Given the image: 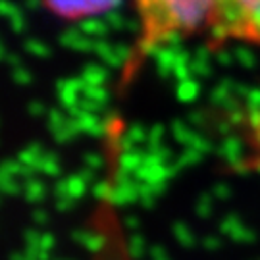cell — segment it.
I'll return each instance as SVG.
<instances>
[{
    "mask_svg": "<svg viewBox=\"0 0 260 260\" xmlns=\"http://www.w3.org/2000/svg\"><path fill=\"white\" fill-rule=\"evenodd\" d=\"M45 195H47V187L39 179H29L27 185H25V197H27L29 203H39L45 199Z\"/></svg>",
    "mask_w": 260,
    "mask_h": 260,
    "instance_id": "5",
    "label": "cell"
},
{
    "mask_svg": "<svg viewBox=\"0 0 260 260\" xmlns=\"http://www.w3.org/2000/svg\"><path fill=\"white\" fill-rule=\"evenodd\" d=\"M104 77H106V72L96 66H89L83 72V81L87 87H99L104 81Z\"/></svg>",
    "mask_w": 260,
    "mask_h": 260,
    "instance_id": "6",
    "label": "cell"
},
{
    "mask_svg": "<svg viewBox=\"0 0 260 260\" xmlns=\"http://www.w3.org/2000/svg\"><path fill=\"white\" fill-rule=\"evenodd\" d=\"M85 189H87V181L81 176H74L68 179V195L72 197V199L83 197Z\"/></svg>",
    "mask_w": 260,
    "mask_h": 260,
    "instance_id": "7",
    "label": "cell"
},
{
    "mask_svg": "<svg viewBox=\"0 0 260 260\" xmlns=\"http://www.w3.org/2000/svg\"><path fill=\"white\" fill-rule=\"evenodd\" d=\"M33 218H35V220H37L39 223H45V222H47V214L41 212V210H35V212H33Z\"/></svg>",
    "mask_w": 260,
    "mask_h": 260,
    "instance_id": "13",
    "label": "cell"
},
{
    "mask_svg": "<svg viewBox=\"0 0 260 260\" xmlns=\"http://www.w3.org/2000/svg\"><path fill=\"white\" fill-rule=\"evenodd\" d=\"M87 164H89L91 168L101 166V158H99V156H93V154H87Z\"/></svg>",
    "mask_w": 260,
    "mask_h": 260,
    "instance_id": "12",
    "label": "cell"
},
{
    "mask_svg": "<svg viewBox=\"0 0 260 260\" xmlns=\"http://www.w3.org/2000/svg\"><path fill=\"white\" fill-rule=\"evenodd\" d=\"M14 79L21 85L31 83V74H29L25 68H14Z\"/></svg>",
    "mask_w": 260,
    "mask_h": 260,
    "instance_id": "10",
    "label": "cell"
},
{
    "mask_svg": "<svg viewBox=\"0 0 260 260\" xmlns=\"http://www.w3.org/2000/svg\"><path fill=\"white\" fill-rule=\"evenodd\" d=\"M85 89V83L81 79H68V81H60L58 85V94H60V101L66 108H74L75 103H79V91Z\"/></svg>",
    "mask_w": 260,
    "mask_h": 260,
    "instance_id": "4",
    "label": "cell"
},
{
    "mask_svg": "<svg viewBox=\"0 0 260 260\" xmlns=\"http://www.w3.org/2000/svg\"><path fill=\"white\" fill-rule=\"evenodd\" d=\"M139 16V50L150 54L174 39L206 31L214 0H133Z\"/></svg>",
    "mask_w": 260,
    "mask_h": 260,
    "instance_id": "1",
    "label": "cell"
},
{
    "mask_svg": "<svg viewBox=\"0 0 260 260\" xmlns=\"http://www.w3.org/2000/svg\"><path fill=\"white\" fill-rule=\"evenodd\" d=\"M29 110L33 112L35 116H41V114L45 112V108H43V104H41V103H33L31 106H29Z\"/></svg>",
    "mask_w": 260,
    "mask_h": 260,
    "instance_id": "11",
    "label": "cell"
},
{
    "mask_svg": "<svg viewBox=\"0 0 260 260\" xmlns=\"http://www.w3.org/2000/svg\"><path fill=\"white\" fill-rule=\"evenodd\" d=\"M75 239L77 241H81L87 247V249H91V251H96L101 245H103V241H101V237L99 235H93V233H75Z\"/></svg>",
    "mask_w": 260,
    "mask_h": 260,
    "instance_id": "9",
    "label": "cell"
},
{
    "mask_svg": "<svg viewBox=\"0 0 260 260\" xmlns=\"http://www.w3.org/2000/svg\"><path fill=\"white\" fill-rule=\"evenodd\" d=\"M52 14L64 19H89L114 10L121 0H41Z\"/></svg>",
    "mask_w": 260,
    "mask_h": 260,
    "instance_id": "3",
    "label": "cell"
},
{
    "mask_svg": "<svg viewBox=\"0 0 260 260\" xmlns=\"http://www.w3.org/2000/svg\"><path fill=\"white\" fill-rule=\"evenodd\" d=\"M93 193H94V195H99V197H104V193H106V183H101V185H96V187H94Z\"/></svg>",
    "mask_w": 260,
    "mask_h": 260,
    "instance_id": "14",
    "label": "cell"
},
{
    "mask_svg": "<svg viewBox=\"0 0 260 260\" xmlns=\"http://www.w3.org/2000/svg\"><path fill=\"white\" fill-rule=\"evenodd\" d=\"M206 33L216 45L237 41L260 48V0H214Z\"/></svg>",
    "mask_w": 260,
    "mask_h": 260,
    "instance_id": "2",
    "label": "cell"
},
{
    "mask_svg": "<svg viewBox=\"0 0 260 260\" xmlns=\"http://www.w3.org/2000/svg\"><path fill=\"white\" fill-rule=\"evenodd\" d=\"M39 170L48 174V176H58V174H60V164H58V160H56L54 154H45L43 160H41Z\"/></svg>",
    "mask_w": 260,
    "mask_h": 260,
    "instance_id": "8",
    "label": "cell"
},
{
    "mask_svg": "<svg viewBox=\"0 0 260 260\" xmlns=\"http://www.w3.org/2000/svg\"><path fill=\"white\" fill-rule=\"evenodd\" d=\"M12 260H33V258H29V256H21V254H14Z\"/></svg>",
    "mask_w": 260,
    "mask_h": 260,
    "instance_id": "15",
    "label": "cell"
}]
</instances>
